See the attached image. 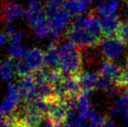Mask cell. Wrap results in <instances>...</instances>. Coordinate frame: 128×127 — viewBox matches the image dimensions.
Returning a JSON list of instances; mask_svg holds the SVG:
<instances>
[{
    "mask_svg": "<svg viewBox=\"0 0 128 127\" xmlns=\"http://www.w3.org/2000/svg\"><path fill=\"white\" fill-rule=\"evenodd\" d=\"M61 127H62V126H61Z\"/></svg>",
    "mask_w": 128,
    "mask_h": 127,
    "instance_id": "34",
    "label": "cell"
},
{
    "mask_svg": "<svg viewBox=\"0 0 128 127\" xmlns=\"http://www.w3.org/2000/svg\"><path fill=\"white\" fill-rule=\"evenodd\" d=\"M69 100L62 101L56 99L48 102L46 118L53 126L61 127L66 122L70 111Z\"/></svg>",
    "mask_w": 128,
    "mask_h": 127,
    "instance_id": "5",
    "label": "cell"
},
{
    "mask_svg": "<svg viewBox=\"0 0 128 127\" xmlns=\"http://www.w3.org/2000/svg\"><path fill=\"white\" fill-rule=\"evenodd\" d=\"M123 70L112 60H106L98 68V74L101 78H107L113 82H118L122 74Z\"/></svg>",
    "mask_w": 128,
    "mask_h": 127,
    "instance_id": "11",
    "label": "cell"
},
{
    "mask_svg": "<svg viewBox=\"0 0 128 127\" xmlns=\"http://www.w3.org/2000/svg\"><path fill=\"white\" fill-rule=\"evenodd\" d=\"M100 24H101L102 34L104 37H112L117 33L121 22L116 15L100 16Z\"/></svg>",
    "mask_w": 128,
    "mask_h": 127,
    "instance_id": "13",
    "label": "cell"
},
{
    "mask_svg": "<svg viewBox=\"0 0 128 127\" xmlns=\"http://www.w3.org/2000/svg\"><path fill=\"white\" fill-rule=\"evenodd\" d=\"M21 96L26 100H30L37 98L38 95V85L35 76L33 74H29L21 77L20 83L18 85Z\"/></svg>",
    "mask_w": 128,
    "mask_h": 127,
    "instance_id": "9",
    "label": "cell"
},
{
    "mask_svg": "<svg viewBox=\"0 0 128 127\" xmlns=\"http://www.w3.org/2000/svg\"><path fill=\"white\" fill-rule=\"evenodd\" d=\"M0 127H12L10 123L8 122V120H7L6 118H5V116H4L2 120L0 121Z\"/></svg>",
    "mask_w": 128,
    "mask_h": 127,
    "instance_id": "26",
    "label": "cell"
},
{
    "mask_svg": "<svg viewBox=\"0 0 128 127\" xmlns=\"http://www.w3.org/2000/svg\"><path fill=\"white\" fill-rule=\"evenodd\" d=\"M102 35L100 19L93 13L77 17L67 31L68 40L78 47L82 48L98 44Z\"/></svg>",
    "mask_w": 128,
    "mask_h": 127,
    "instance_id": "1",
    "label": "cell"
},
{
    "mask_svg": "<svg viewBox=\"0 0 128 127\" xmlns=\"http://www.w3.org/2000/svg\"><path fill=\"white\" fill-rule=\"evenodd\" d=\"M26 49L21 44H10L9 47V55L12 58H20L26 52Z\"/></svg>",
    "mask_w": 128,
    "mask_h": 127,
    "instance_id": "21",
    "label": "cell"
},
{
    "mask_svg": "<svg viewBox=\"0 0 128 127\" xmlns=\"http://www.w3.org/2000/svg\"><path fill=\"white\" fill-rule=\"evenodd\" d=\"M15 72L16 66L10 59H6L0 64V78L4 81H10Z\"/></svg>",
    "mask_w": 128,
    "mask_h": 127,
    "instance_id": "17",
    "label": "cell"
},
{
    "mask_svg": "<svg viewBox=\"0 0 128 127\" xmlns=\"http://www.w3.org/2000/svg\"><path fill=\"white\" fill-rule=\"evenodd\" d=\"M127 110L128 107L125 100H124L123 97L113 102V104L110 107V112H111L112 115L114 116H124L126 112H127Z\"/></svg>",
    "mask_w": 128,
    "mask_h": 127,
    "instance_id": "18",
    "label": "cell"
},
{
    "mask_svg": "<svg viewBox=\"0 0 128 127\" xmlns=\"http://www.w3.org/2000/svg\"><path fill=\"white\" fill-rule=\"evenodd\" d=\"M7 37H8L7 34L0 32V46H2L3 44H5V42H6V40H7Z\"/></svg>",
    "mask_w": 128,
    "mask_h": 127,
    "instance_id": "27",
    "label": "cell"
},
{
    "mask_svg": "<svg viewBox=\"0 0 128 127\" xmlns=\"http://www.w3.org/2000/svg\"><path fill=\"white\" fill-rule=\"evenodd\" d=\"M120 7L118 0H104L97 7V13L100 16L115 15Z\"/></svg>",
    "mask_w": 128,
    "mask_h": 127,
    "instance_id": "16",
    "label": "cell"
},
{
    "mask_svg": "<svg viewBox=\"0 0 128 127\" xmlns=\"http://www.w3.org/2000/svg\"><path fill=\"white\" fill-rule=\"evenodd\" d=\"M102 127H118L114 120L111 119H106Z\"/></svg>",
    "mask_w": 128,
    "mask_h": 127,
    "instance_id": "25",
    "label": "cell"
},
{
    "mask_svg": "<svg viewBox=\"0 0 128 127\" xmlns=\"http://www.w3.org/2000/svg\"><path fill=\"white\" fill-rule=\"evenodd\" d=\"M100 47L104 58L109 60H113L120 58L123 55L125 44H123L118 37H106L100 41Z\"/></svg>",
    "mask_w": 128,
    "mask_h": 127,
    "instance_id": "6",
    "label": "cell"
},
{
    "mask_svg": "<svg viewBox=\"0 0 128 127\" xmlns=\"http://www.w3.org/2000/svg\"><path fill=\"white\" fill-rule=\"evenodd\" d=\"M86 119L89 127H102L106 119L98 112L92 111Z\"/></svg>",
    "mask_w": 128,
    "mask_h": 127,
    "instance_id": "19",
    "label": "cell"
},
{
    "mask_svg": "<svg viewBox=\"0 0 128 127\" xmlns=\"http://www.w3.org/2000/svg\"><path fill=\"white\" fill-rule=\"evenodd\" d=\"M44 10L52 37L58 39L68 27L71 13L64 7V0H47Z\"/></svg>",
    "mask_w": 128,
    "mask_h": 127,
    "instance_id": "2",
    "label": "cell"
},
{
    "mask_svg": "<svg viewBox=\"0 0 128 127\" xmlns=\"http://www.w3.org/2000/svg\"><path fill=\"white\" fill-rule=\"evenodd\" d=\"M46 65L44 52L38 48L28 49L20 58L16 65V72L20 77L33 74L43 69Z\"/></svg>",
    "mask_w": 128,
    "mask_h": 127,
    "instance_id": "4",
    "label": "cell"
},
{
    "mask_svg": "<svg viewBox=\"0 0 128 127\" xmlns=\"http://www.w3.org/2000/svg\"><path fill=\"white\" fill-rule=\"evenodd\" d=\"M21 97L22 96H21L18 85L14 84L9 85L6 98L0 105V113L6 116L15 112L18 108Z\"/></svg>",
    "mask_w": 128,
    "mask_h": 127,
    "instance_id": "7",
    "label": "cell"
},
{
    "mask_svg": "<svg viewBox=\"0 0 128 127\" xmlns=\"http://www.w3.org/2000/svg\"><path fill=\"white\" fill-rule=\"evenodd\" d=\"M26 17L32 27H35L39 23L47 19L46 10L38 2H32L27 8Z\"/></svg>",
    "mask_w": 128,
    "mask_h": 127,
    "instance_id": "10",
    "label": "cell"
},
{
    "mask_svg": "<svg viewBox=\"0 0 128 127\" xmlns=\"http://www.w3.org/2000/svg\"><path fill=\"white\" fill-rule=\"evenodd\" d=\"M92 0H64L66 9L72 15L81 16L87 11Z\"/></svg>",
    "mask_w": 128,
    "mask_h": 127,
    "instance_id": "14",
    "label": "cell"
},
{
    "mask_svg": "<svg viewBox=\"0 0 128 127\" xmlns=\"http://www.w3.org/2000/svg\"><path fill=\"white\" fill-rule=\"evenodd\" d=\"M82 55L78 47L72 43L66 42L58 47V69L63 75H77L80 73Z\"/></svg>",
    "mask_w": 128,
    "mask_h": 127,
    "instance_id": "3",
    "label": "cell"
},
{
    "mask_svg": "<svg viewBox=\"0 0 128 127\" xmlns=\"http://www.w3.org/2000/svg\"><path fill=\"white\" fill-rule=\"evenodd\" d=\"M116 37L123 44L128 45V22L121 23L116 33Z\"/></svg>",
    "mask_w": 128,
    "mask_h": 127,
    "instance_id": "22",
    "label": "cell"
},
{
    "mask_svg": "<svg viewBox=\"0 0 128 127\" xmlns=\"http://www.w3.org/2000/svg\"><path fill=\"white\" fill-rule=\"evenodd\" d=\"M46 66L49 69H58V48L56 44H51L44 52Z\"/></svg>",
    "mask_w": 128,
    "mask_h": 127,
    "instance_id": "15",
    "label": "cell"
},
{
    "mask_svg": "<svg viewBox=\"0 0 128 127\" xmlns=\"http://www.w3.org/2000/svg\"><path fill=\"white\" fill-rule=\"evenodd\" d=\"M79 84L81 90L84 92H91L95 89H98L100 84V76L98 73L92 71H86L78 74Z\"/></svg>",
    "mask_w": 128,
    "mask_h": 127,
    "instance_id": "12",
    "label": "cell"
},
{
    "mask_svg": "<svg viewBox=\"0 0 128 127\" xmlns=\"http://www.w3.org/2000/svg\"><path fill=\"white\" fill-rule=\"evenodd\" d=\"M123 98H124V100H125L126 104V105H127V107H128V92H126V93L124 94V95H123Z\"/></svg>",
    "mask_w": 128,
    "mask_h": 127,
    "instance_id": "28",
    "label": "cell"
},
{
    "mask_svg": "<svg viewBox=\"0 0 128 127\" xmlns=\"http://www.w3.org/2000/svg\"><path fill=\"white\" fill-rule=\"evenodd\" d=\"M124 117H125V122H126V125H127V126H128V110H127V112L125 113Z\"/></svg>",
    "mask_w": 128,
    "mask_h": 127,
    "instance_id": "29",
    "label": "cell"
},
{
    "mask_svg": "<svg viewBox=\"0 0 128 127\" xmlns=\"http://www.w3.org/2000/svg\"><path fill=\"white\" fill-rule=\"evenodd\" d=\"M127 60H128V58H127Z\"/></svg>",
    "mask_w": 128,
    "mask_h": 127,
    "instance_id": "33",
    "label": "cell"
},
{
    "mask_svg": "<svg viewBox=\"0 0 128 127\" xmlns=\"http://www.w3.org/2000/svg\"><path fill=\"white\" fill-rule=\"evenodd\" d=\"M3 118H4V115H3V114L0 113V121L2 120V119H3Z\"/></svg>",
    "mask_w": 128,
    "mask_h": 127,
    "instance_id": "30",
    "label": "cell"
},
{
    "mask_svg": "<svg viewBox=\"0 0 128 127\" xmlns=\"http://www.w3.org/2000/svg\"><path fill=\"white\" fill-rule=\"evenodd\" d=\"M33 29H34V34H35L36 37L38 39H44L49 34H51V31H50L49 24H48L47 19L39 23L35 27H33Z\"/></svg>",
    "mask_w": 128,
    "mask_h": 127,
    "instance_id": "20",
    "label": "cell"
},
{
    "mask_svg": "<svg viewBox=\"0 0 128 127\" xmlns=\"http://www.w3.org/2000/svg\"><path fill=\"white\" fill-rule=\"evenodd\" d=\"M8 37L10 38V44H20L21 40L23 38V33L21 31H15L12 34H10Z\"/></svg>",
    "mask_w": 128,
    "mask_h": 127,
    "instance_id": "24",
    "label": "cell"
},
{
    "mask_svg": "<svg viewBox=\"0 0 128 127\" xmlns=\"http://www.w3.org/2000/svg\"><path fill=\"white\" fill-rule=\"evenodd\" d=\"M32 2H38V1H39V0H30Z\"/></svg>",
    "mask_w": 128,
    "mask_h": 127,
    "instance_id": "31",
    "label": "cell"
},
{
    "mask_svg": "<svg viewBox=\"0 0 128 127\" xmlns=\"http://www.w3.org/2000/svg\"><path fill=\"white\" fill-rule=\"evenodd\" d=\"M98 1H104V0H98Z\"/></svg>",
    "mask_w": 128,
    "mask_h": 127,
    "instance_id": "32",
    "label": "cell"
},
{
    "mask_svg": "<svg viewBox=\"0 0 128 127\" xmlns=\"http://www.w3.org/2000/svg\"><path fill=\"white\" fill-rule=\"evenodd\" d=\"M117 84L120 85L121 87H123L125 90H128V66L123 70L121 76H120V79L118 80Z\"/></svg>",
    "mask_w": 128,
    "mask_h": 127,
    "instance_id": "23",
    "label": "cell"
},
{
    "mask_svg": "<svg viewBox=\"0 0 128 127\" xmlns=\"http://www.w3.org/2000/svg\"><path fill=\"white\" fill-rule=\"evenodd\" d=\"M24 14L22 5L14 1H5L1 6V19L4 23L10 24Z\"/></svg>",
    "mask_w": 128,
    "mask_h": 127,
    "instance_id": "8",
    "label": "cell"
}]
</instances>
